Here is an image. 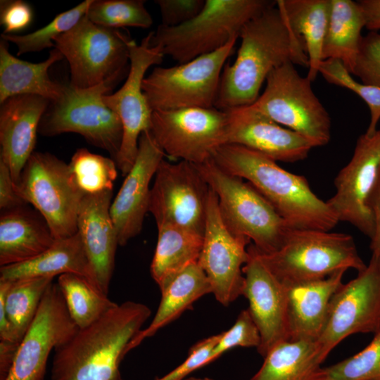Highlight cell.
<instances>
[{
	"mask_svg": "<svg viewBox=\"0 0 380 380\" xmlns=\"http://www.w3.org/2000/svg\"><path fill=\"white\" fill-rule=\"evenodd\" d=\"M239 37L236 59L224 65L221 75L217 109L253 103L270 72L285 63L308 67L305 44L277 3L246 23Z\"/></svg>",
	"mask_w": 380,
	"mask_h": 380,
	"instance_id": "obj_1",
	"label": "cell"
},
{
	"mask_svg": "<svg viewBox=\"0 0 380 380\" xmlns=\"http://www.w3.org/2000/svg\"><path fill=\"white\" fill-rule=\"evenodd\" d=\"M151 314L145 304L128 300L79 329L54 350L51 380H122L120 364Z\"/></svg>",
	"mask_w": 380,
	"mask_h": 380,
	"instance_id": "obj_2",
	"label": "cell"
},
{
	"mask_svg": "<svg viewBox=\"0 0 380 380\" xmlns=\"http://www.w3.org/2000/svg\"><path fill=\"white\" fill-rule=\"evenodd\" d=\"M213 160L225 172L246 179L292 228L331 231L339 222L304 176L283 169L257 151L227 144L216 151Z\"/></svg>",
	"mask_w": 380,
	"mask_h": 380,
	"instance_id": "obj_3",
	"label": "cell"
},
{
	"mask_svg": "<svg viewBox=\"0 0 380 380\" xmlns=\"http://www.w3.org/2000/svg\"><path fill=\"white\" fill-rule=\"evenodd\" d=\"M277 1L205 0L199 13L186 23L167 27L160 25L151 32L150 44L177 63L190 61L236 40L250 20Z\"/></svg>",
	"mask_w": 380,
	"mask_h": 380,
	"instance_id": "obj_4",
	"label": "cell"
},
{
	"mask_svg": "<svg viewBox=\"0 0 380 380\" xmlns=\"http://www.w3.org/2000/svg\"><path fill=\"white\" fill-rule=\"evenodd\" d=\"M258 252L286 286L324 279L341 270L359 272L367 266L353 236L342 232L292 228L277 251Z\"/></svg>",
	"mask_w": 380,
	"mask_h": 380,
	"instance_id": "obj_5",
	"label": "cell"
},
{
	"mask_svg": "<svg viewBox=\"0 0 380 380\" xmlns=\"http://www.w3.org/2000/svg\"><path fill=\"white\" fill-rule=\"evenodd\" d=\"M196 165L217 195L222 219L233 234L252 241L262 253L281 246L292 227L259 191L213 159Z\"/></svg>",
	"mask_w": 380,
	"mask_h": 380,
	"instance_id": "obj_6",
	"label": "cell"
},
{
	"mask_svg": "<svg viewBox=\"0 0 380 380\" xmlns=\"http://www.w3.org/2000/svg\"><path fill=\"white\" fill-rule=\"evenodd\" d=\"M134 42L125 30L96 25L85 15L54 44L69 63V83L86 89L118 82L129 71V49Z\"/></svg>",
	"mask_w": 380,
	"mask_h": 380,
	"instance_id": "obj_7",
	"label": "cell"
},
{
	"mask_svg": "<svg viewBox=\"0 0 380 380\" xmlns=\"http://www.w3.org/2000/svg\"><path fill=\"white\" fill-rule=\"evenodd\" d=\"M116 82L80 89L65 84L61 96L50 103L44 114L38 133L52 137L73 132L101 148L115 159L122 139V125L118 115L103 101L104 95Z\"/></svg>",
	"mask_w": 380,
	"mask_h": 380,
	"instance_id": "obj_8",
	"label": "cell"
},
{
	"mask_svg": "<svg viewBox=\"0 0 380 380\" xmlns=\"http://www.w3.org/2000/svg\"><path fill=\"white\" fill-rule=\"evenodd\" d=\"M18 195L31 204L47 223L54 238L77 232L84 195L74 184L68 164L47 152L34 151L15 184Z\"/></svg>",
	"mask_w": 380,
	"mask_h": 380,
	"instance_id": "obj_9",
	"label": "cell"
},
{
	"mask_svg": "<svg viewBox=\"0 0 380 380\" xmlns=\"http://www.w3.org/2000/svg\"><path fill=\"white\" fill-rule=\"evenodd\" d=\"M311 83L295 65L285 63L270 72L263 92L251 105L317 147L329 142L331 122Z\"/></svg>",
	"mask_w": 380,
	"mask_h": 380,
	"instance_id": "obj_10",
	"label": "cell"
},
{
	"mask_svg": "<svg viewBox=\"0 0 380 380\" xmlns=\"http://www.w3.org/2000/svg\"><path fill=\"white\" fill-rule=\"evenodd\" d=\"M236 42L186 63L153 68L142 84L151 110L214 107L221 75Z\"/></svg>",
	"mask_w": 380,
	"mask_h": 380,
	"instance_id": "obj_11",
	"label": "cell"
},
{
	"mask_svg": "<svg viewBox=\"0 0 380 380\" xmlns=\"http://www.w3.org/2000/svg\"><path fill=\"white\" fill-rule=\"evenodd\" d=\"M150 131L165 153L200 165L228 143V116L215 107L154 110Z\"/></svg>",
	"mask_w": 380,
	"mask_h": 380,
	"instance_id": "obj_12",
	"label": "cell"
},
{
	"mask_svg": "<svg viewBox=\"0 0 380 380\" xmlns=\"http://www.w3.org/2000/svg\"><path fill=\"white\" fill-rule=\"evenodd\" d=\"M154 178L148 212L156 224H175L203 235L210 187L197 166L163 159Z\"/></svg>",
	"mask_w": 380,
	"mask_h": 380,
	"instance_id": "obj_13",
	"label": "cell"
},
{
	"mask_svg": "<svg viewBox=\"0 0 380 380\" xmlns=\"http://www.w3.org/2000/svg\"><path fill=\"white\" fill-rule=\"evenodd\" d=\"M380 329V267L371 257L357 277L342 286L330 302L324 329L317 341L325 360L346 337L357 333H376Z\"/></svg>",
	"mask_w": 380,
	"mask_h": 380,
	"instance_id": "obj_14",
	"label": "cell"
},
{
	"mask_svg": "<svg viewBox=\"0 0 380 380\" xmlns=\"http://www.w3.org/2000/svg\"><path fill=\"white\" fill-rule=\"evenodd\" d=\"M151 32L129 49V69L125 83L115 93L103 96L105 104L116 113L122 125L120 151L114 159L118 169L126 176L132 168L138 152L141 134L149 131L153 110L142 89L147 70L160 64L164 55L150 44Z\"/></svg>",
	"mask_w": 380,
	"mask_h": 380,
	"instance_id": "obj_15",
	"label": "cell"
},
{
	"mask_svg": "<svg viewBox=\"0 0 380 380\" xmlns=\"http://www.w3.org/2000/svg\"><path fill=\"white\" fill-rule=\"evenodd\" d=\"M250 242L229 229L221 215L217 196L210 188L203 243L198 262L210 281L212 293L224 306L242 296L243 267L248 259Z\"/></svg>",
	"mask_w": 380,
	"mask_h": 380,
	"instance_id": "obj_16",
	"label": "cell"
},
{
	"mask_svg": "<svg viewBox=\"0 0 380 380\" xmlns=\"http://www.w3.org/2000/svg\"><path fill=\"white\" fill-rule=\"evenodd\" d=\"M78 329L57 283L52 282L20 343L5 380H43L52 350L68 341Z\"/></svg>",
	"mask_w": 380,
	"mask_h": 380,
	"instance_id": "obj_17",
	"label": "cell"
},
{
	"mask_svg": "<svg viewBox=\"0 0 380 380\" xmlns=\"http://www.w3.org/2000/svg\"><path fill=\"white\" fill-rule=\"evenodd\" d=\"M379 172L380 129L357 139L352 158L335 178V193L327 201L339 222L350 223L369 238L374 222L368 201Z\"/></svg>",
	"mask_w": 380,
	"mask_h": 380,
	"instance_id": "obj_18",
	"label": "cell"
},
{
	"mask_svg": "<svg viewBox=\"0 0 380 380\" xmlns=\"http://www.w3.org/2000/svg\"><path fill=\"white\" fill-rule=\"evenodd\" d=\"M248 259L243 267L242 296L260 335L257 348L264 357L276 345L289 340L286 288L271 272L255 246H248Z\"/></svg>",
	"mask_w": 380,
	"mask_h": 380,
	"instance_id": "obj_19",
	"label": "cell"
},
{
	"mask_svg": "<svg viewBox=\"0 0 380 380\" xmlns=\"http://www.w3.org/2000/svg\"><path fill=\"white\" fill-rule=\"evenodd\" d=\"M165 154L150 130L141 134L135 161L110 205L119 246L140 233L148 212L150 182Z\"/></svg>",
	"mask_w": 380,
	"mask_h": 380,
	"instance_id": "obj_20",
	"label": "cell"
},
{
	"mask_svg": "<svg viewBox=\"0 0 380 380\" xmlns=\"http://www.w3.org/2000/svg\"><path fill=\"white\" fill-rule=\"evenodd\" d=\"M228 143L257 151L276 162L305 159L312 145L305 138L267 117L251 105L225 110Z\"/></svg>",
	"mask_w": 380,
	"mask_h": 380,
	"instance_id": "obj_21",
	"label": "cell"
},
{
	"mask_svg": "<svg viewBox=\"0 0 380 380\" xmlns=\"http://www.w3.org/2000/svg\"><path fill=\"white\" fill-rule=\"evenodd\" d=\"M50 103L39 96L23 94L1 103L0 159L9 167L15 184L34 152L39 123Z\"/></svg>",
	"mask_w": 380,
	"mask_h": 380,
	"instance_id": "obj_22",
	"label": "cell"
},
{
	"mask_svg": "<svg viewBox=\"0 0 380 380\" xmlns=\"http://www.w3.org/2000/svg\"><path fill=\"white\" fill-rule=\"evenodd\" d=\"M112 195L113 191L85 195L77 217V232L95 273L98 286L107 295L119 245L110 212Z\"/></svg>",
	"mask_w": 380,
	"mask_h": 380,
	"instance_id": "obj_23",
	"label": "cell"
},
{
	"mask_svg": "<svg viewBox=\"0 0 380 380\" xmlns=\"http://www.w3.org/2000/svg\"><path fill=\"white\" fill-rule=\"evenodd\" d=\"M345 272L341 270L324 279L285 286L289 340L317 341Z\"/></svg>",
	"mask_w": 380,
	"mask_h": 380,
	"instance_id": "obj_24",
	"label": "cell"
},
{
	"mask_svg": "<svg viewBox=\"0 0 380 380\" xmlns=\"http://www.w3.org/2000/svg\"><path fill=\"white\" fill-rule=\"evenodd\" d=\"M37 213L25 209L24 205L1 211V267L30 260L54 243L56 239L49 227Z\"/></svg>",
	"mask_w": 380,
	"mask_h": 380,
	"instance_id": "obj_25",
	"label": "cell"
},
{
	"mask_svg": "<svg viewBox=\"0 0 380 380\" xmlns=\"http://www.w3.org/2000/svg\"><path fill=\"white\" fill-rule=\"evenodd\" d=\"M68 273L82 276L99 289L78 232L71 236L56 239L50 248L30 260L1 267L0 279L54 278L56 275Z\"/></svg>",
	"mask_w": 380,
	"mask_h": 380,
	"instance_id": "obj_26",
	"label": "cell"
},
{
	"mask_svg": "<svg viewBox=\"0 0 380 380\" xmlns=\"http://www.w3.org/2000/svg\"><path fill=\"white\" fill-rule=\"evenodd\" d=\"M64 57L56 49H52L43 62L30 63L13 56L7 42H0V103L7 99L23 94L44 97L51 102L62 95L64 84L53 81L49 75L52 65Z\"/></svg>",
	"mask_w": 380,
	"mask_h": 380,
	"instance_id": "obj_27",
	"label": "cell"
},
{
	"mask_svg": "<svg viewBox=\"0 0 380 380\" xmlns=\"http://www.w3.org/2000/svg\"><path fill=\"white\" fill-rule=\"evenodd\" d=\"M159 288L161 298L157 312L149 325L142 329L131 341L129 352L177 319L197 300L212 293L210 281L198 262L175 274Z\"/></svg>",
	"mask_w": 380,
	"mask_h": 380,
	"instance_id": "obj_28",
	"label": "cell"
},
{
	"mask_svg": "<svg viewBox=\"0 0 380 380\" xmlns=\"http://www.w3.org/2000/svg\"><path fill=\"white\" fill-rule=\"evenodd\" d=\"M366 26L363 11L357 1L331 0L328 26L322 48V58L341 61L352 75Z\"/></svg>",
	"mask_w": 380,
	"mask_h": 380,
	"instance_id": "obj_29",
	"label": "cell"
},
{
	"mask_svg": "<svg viewBox=\"0 0 380 380\" xmlns=\"http://www.w3.org/2000/svg\"><path fill=\"white\" fill-rule=\"evenodd\" d=\"M250 380H317L324 361L317 341L288 340L273 347Z\"/></svg>",
	"mask_w": 380,
	"mask_h": 380,
	"instance_id": "obj_30",
	"label": "cell"
},
{
	"mask_svg": "<svg viewBox=\"0 0 380 380\" xmlns=\"http://www.w3.org/2000/svg\"><path fill=\"white\" fill-rule=\"evenodd\" d=\"M294 31L302 38L308 57L306 77L312 82L323 61L322 48L328 26L331 0H278Z\"/></svg>",
	"mask_w": 380,
	"mask_h": 380,
	"instance_id": "obj_31",
	"label": "cell"
},
{
	"mask_svg": "<svg viewBox=\"0 0 380 380\" xmlns=\"http://www.w3.org/2000/svg\"><path fill=\"white\" fill-rule=\"evenodd\" d=\"M158 227V241L150 266L151 275L160 286L165 280L198 262L203 235L170 224Z\"/></svg>",
	"mask_w": 380,
	"mask_h": 380,
	"instance_id": "obj_32",
	"label": "cell"
},
{
	"mask_svg": "<svg viewBox=\"0 0 380 380\" xmlns=\"http://www.w3.org/2000/svg\"><path fill=\"white\" fill-rule=\"evenodd\" d=\"M53 280V277L0 279V299L4 302L15 343L20 344Z\"/></svg>",
	"mask_w": 380,
	"mask_h": 380,
	"instance_id": "obj_33",
	"label": "cell"
},
{
	"mask_svg": "<svg viewBox=\"0 0 380 380\" xmlns=\"http://www.w3.org/2000/svg\"><path fill=\"white\" fill-rule=\"evenodd\" d=\"M56 283L68 312L79 329L94 323L118 305L82 276L63 274L58 276Z\"/></svg>",
	"mask_w": 380,
	"mask_h": 380,
	"instance_id": "obj_34",
	"label": "cell"
},
{
	"mask_svg": "<svg viewBox=\"0 0 380 380\" xmlns=\"http://www.w3.org/2000/svg\"><path fill=\"white\" fill-rule=\"evenodd\" d=\"M68 167L74 184L84 196L113 191L118 176L114 160L79 148L72 156Z\"/></svg>",
	"mask_w": 380,
	"mask_h": 380,
	"instance_id": "obj_35",
	"label": "cell"
},
{
	"mask_svg": "<svg viewBox=\"0 0 380 380\" xmlns=\"http://www.w3.org/2000/svg\"><path fill=\"white\" fill-rule=\"evenodd\" d=\"M86 16L92 23L109 28H148L153 24L144 0H92Z\"/></svg>",
	"mask_w": 380,
	"mask_h": 380,
	"instance_id": "obj_36",
	"label": "cell"
},
{
	"mask_svg": "<svg viewBox=\"0 0 380 380\" xmlns=\"http://www.w3.org/2000/svg\"><path fill=\"white\" fill-rule=\"evenodd\" d=\"M92 0H86L74 8L58 14L49 24L25 35L1 34L2 40L15 44L18 55L55 47L54 40L74 27L86 15Z\"/></svg>",
	"mask_w": 380,
	"mask_h": 380,
	"instance_id": "obj_37",
	"label": "cell"
},
{
	"mask_svg": "<svg viewBox=\"0 0 380 380\" xmlns=\"http://www.w3.org/2000/svg\"><path fill=\"white\" fill-rule=\"evenodd\" d=\"M317 380H380V329L359 353L322 367Z\"/></svg>",
	"mask_w": 380,
	"mask_h": 380,
	"instance_id": "obj_38",
	"label": "cell"
},
{
	"mask_svg": "<svg viewBox=\"0 0 380 380\" xmlns=\"http://www.w3.org/2000/svg\"><path fill=\"white\" fill-rule=\"evenodd\" d=\"M319 74L327 82L354 92L367 103L370 120L365 133L368 136L374 134L380 120V87L356 81L343 63L336 59L324 60L320 65Z\"/></svg>",
	"mask_w": 380,
	"mask_h": 380,
	"instance_id": "obj_39",
	"label": "cell"
},
{
	"mask_svg": "<svg viewBox=\"0 0 380 380\" xmlns=\"http://www.w3.org/2000/svg\"><path fill=\"white\" fill-rule=\"evenodd\" d=\"M260 344L259 330L249 310H243L239 314L232 327L220 333V337L210 357V363L227 351L236 347H255Z\"/></svg>",
	"mask_w": 380,
	"mask_h": 380,
	"instance_id": "obj_40",
	"label": "cell"
},
{
	"mask_svg": "<svg viewBox=\"0 0 380 380\" xmlns=\"http://www.w3.org/2000/svg\"><path fill=\"white\" fill-rule=\"evenodd\" d=\"M362 82L380 87V33L369 32L362 36L359 53L352 72Z\"/></svg>",
	"mask_w": 380,
	"mask_h": 380,
	"instance_id": "obj_41",
	"label": "cell"
},
{
	"mask_svg": "<svg viewBox=\"0 0 380 380\" xmlns=\"http://www.w3.org/2000/svg\"><path fill=\"white\" fill-rule=\"evenodd\" d=\"M220 337V334L213 335L194 344L182 364L156 380H183L192 372L208 365L210 354Z\"/></svg>",
	"mask_w": 380,
	"mask_h": 380,
	"instance_id": "obj_42",
	"label": "cell"
},
{
	"mask_svg": "<svg viewBox=\"0 0 380 380\" xmlns=\"http://www.w3.org/2000/svg\"><path fill=\"white\" fill-rule=\"evenodd\" d=\"M162 25L176 27L191 20L202 10L205 0H156Z\"/></svg>",
	"mask_w": 380,
	"mask_h": 380,
	"instance_id": "obj_43",
	"label": "cell"
},
{
	"mask_svg": "<svg viewBox=\"0 0 380 380\" xmlns=\"http://www.w3.org/2000/svg\"><path fill=\"white\" fill-rule=\"evenodd\" d=\"M31 6L22 0H1L0 2V23L4 28V34L23 31L33 20Z\"/></svg>",
	"mask_w": 380,
	"mask_h": 380,
	"instance_id": "obj_44",
	"label": "cell"
},
{
	"mask_svg": "<svg viewBox=\"0 0 380 380\" xmlns=\"http://www.w3.org/2000/svg\"><path fill=\"white\" fill-rule=\"evenodd\" d=\"M26 203L18 195L15 183L8 165L0 159V208L1 211L25 205Z\"/></svg>",
	"mask_w": 380,
	"mask_h": 380,
	"instance_id": "obj_45",
	"label": "cell"
},
{
	"mask_svg": "<svg viewBox=\"0 0 380 380\" xmlns=\"http://www.w3.org/2000/svg\"><path fill=\"white\" fill-rule=\"evenodd\" d=\"M368 205L372 212L374 229L370 239V248L373 257L380 267V172L374 189L369 198Z\"/></svg>",
	"mask_w": 380,
	"mask_h": 380,
	"instance_id": "obj_46",
	"label": "cell"
},
{
	"mask_svg": "<svg viewBox=\"0 0 380 380\" xmlns=\"http://www.w3.org/2000/svg\"><path fill=\"white\" fill-rule=\"evenodd\" d=\"M357 2L365 17V27L369 32L380 30V0H360Z\"/></svg>",
	"mask_w": 380,
	"mask_h": 380,
	"instance_id": "obj_47",
	"label": "cell"
},
{
	"mask_svg": "<svg viewBox=\"0 0 380 380\" xmlns=\"http://www.w3.org/2000/svg\"><path fill=\"white\" fill-rule=\"evenodd\" d=\"M19 345L12 342L0 341V380L7 377Z\"/></svg>",
	"mask_w": 380,
	"mask_h": 380,
	"instance_id": "obj_48",
	"label": "cell"
},
{
	"mask_svg": "<svg viewBox=\"0 0 380 380\" xmlns=\"http://www.w3.org/2000/svg\"><path fill=\"white\" fill-rule=\"evenodd\" d=\"M183 380H214L209 377H196V376H189L186 377Z\"/></svg>",
	"mask_w": 380,
	"mask_h": 380,
	"instance_id": "obj_49",
	"label": "cell"
}]
</instances>
